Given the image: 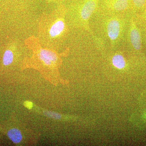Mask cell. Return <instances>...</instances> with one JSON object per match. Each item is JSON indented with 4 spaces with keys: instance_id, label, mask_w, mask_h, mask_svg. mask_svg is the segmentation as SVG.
<instances>
[{
    "instance_id": "1",
    "label": "cell",
    "mask_w": 146,
    "mask_h": 146,
    "mask_svg": "<svg viewBox=\"0 0 146 146\" xmlns=\"http://www.w3.org/2000/svg\"><path fill=\"white\" fill-rule=\"evenodd\" d=\"M64 21L60 18L55 19L52 21L47 28L46 33L49 38L55 39L58 38L64 32L65 29Z\"/></svg>"
},
{
    "instance_id": "2",
    "label": "cell",
    "mask_w": 146,
    "mask_h": 146,
    "mask_svg": "<svg viewBox=\"0 0 146 146\" xmlns=\"http://www.w3.org/2000/svg\"><path fill=\"white\" fill-rule=\"evenodd\" d=\"M107 33L110 39L115 41L119 36L121 31V25L117 19H112L108 22L107 27Z\"/></svg>"
},
{
    "instance_id": "3",
    "label": "cell",
    "mask_w": 146,
    "mask_h": 146,
    "mask_svg": "<svg viewBox=\"0 0 146 146\" xmlns=\"http://www.w3.org/2000/svg\"><path fill=\"white\" fill-rule=\"evenodd\" d=\"M38 56L39 59L48 66L54 65L58 59L57 56L54 52L45 49L39 50Z\"/></svg>"
},
{
    "instance_id": "4",
    "label": "cell",
    "mask_w": 146,
    "mask_h": 146,
    "mask_svg": "<svg viewBox=\"0 0 146 146\" xmlns=\"http://www.w3.org/2000/svg\"><path fill=\"white\" fill-rule=\"evenodd\" d=\"M131 42L133 48L139 50L141 47V39L140 32L135 26H132L130 32Z\"/></svg>"
},
{
    "instance_id": "5",
    "label": "cell",
    "mask_w": 146,
    "mask_h": 146,
    "mask_svg": "<svg viewBox=\"0 0 146 146\" xmlns=\"http://www.w3.org/2000/svg\"><path fill=\"white\" fill-rule=\"evenodd\" d=\"M96 6V3L93 0H90L85 3L81 9V18L83 20H88L95 10Z\"/></svg>"
},
{
    "instance_id": "6",
    "label": "cell",
    "mask_w": 146,
    "mask_h": 146,
    "mask_svg": "<svg viewBox=\"0 0 146 146\" xmlns=\"http://www.w3.org/2000/svg\"><path fill=\"white\" fill-rule=\"evenodd\" d=\"M7 135L9 139L14 143H19L23 139L21 131L18 129L13 128L9 131Z\"/></svg>"
},
{
    "instance_id": "7",
    "label": "cell",
    "mask_w": 146,
    "mask_h": 146,
    "mask_svg": "<svg viewBox=\"0 0 146 146\" xmlns=\"http://www.w3.org/2000/svg\"><path fill=\"white\" fill-rule=\"evenodd\" d=\"M112 63L115 68L123 69L125 66V61L123 56L119 54H115L112 58Z\"/></svg>"
},
{
    "instance_id": "8",
    "label": "cell",
    "mask_w": 146,
    "mask_h": 146,
    "mask_svg": "<svg viewBox=\"0 0 146 146\" xmlns=\"http://www.w3.org/2000/svg\"><path fill=\"white\" fill-rule=\"evenodd\" d=\"M128 4V0H116L113 4V7L115 10L120 11L125 9Z\"/></svg>"
},
{
    "instance_id": "9",
    "label": "cell",
    "mask_w": 146,
    "mask_h": 146,
    "mask_svg": "<svg viewBox=\"0 0 146 146\" xmlns=\"http://www.w3.org/2000/svg\"><path fill=\"white\" fill-rule=\"evenodd\" d=\"M13 53L10 50L5 51L3 57V63L5 65H10L13 62Z\"/></svg>"
},
{
    "instance_id": "10",
    "label": "cell",
    "mask_w": 146,
    "mask_h": 146,
    "mask_svg": "<svg viewBox=\"0 0 146 146\" xmlns=\"http://www.w3.org/2000/svg\"><path fill=\"white\" fill-rule=\"evenodd\" d=\"M44 113L46 116L56 119H59L61 118V115L56 112L45 110L44 111Z\"/></svg>"
},
{
    "instance_id": "11",
    "label": "cell",
    "mask_w": 146,
    "mask_h": 146,
    "mask_svg": "<svg viewBox=\"0 0 146 146\" xmlns=\"http://www.w3.org/2000/svg\"><path fill=\"white\" fill-rule=\"evenodd\" d=\"M132 1L135 7L138 8L143 7L146 3V0H132Z\"/></svg>"
},
{
    "instance_id": "12",
    "label": "cell",
    "mask_w": 146,
    "mask_h": 146,
    "mask_svg": "<svg viewBox=\"0 0 146 146\" xmlns=\"http://www.w3.org/2000/svg\"><path fill=\"white\" fill-rule=\"evenodd\" d=\"M24 105L29 109H31L33 107V104L32 102L30 101L25 102L24 103Z\"/></svg>"
}]
</instances>
